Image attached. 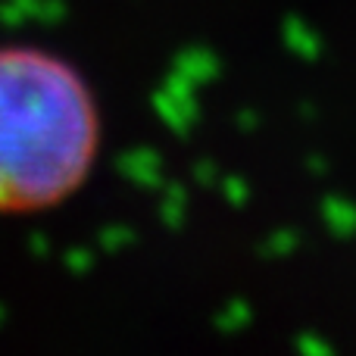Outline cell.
<instances>
[{
	"label": "cell",
	"instance_id": "6da1fadb",
	"mask_svg": "<svg viewBox=\"0 0 356 356\" xmlns=\"http://www.w3.org/2000/svg\"><path fill=\"white\" fill-rule=\"evenodd\" d=\"M97 156L94 97L69 63L0 50V213L63 203Z\"/></svg>",
	"mask_w": 356,
	"mask_h": 356
}]
</instances>
